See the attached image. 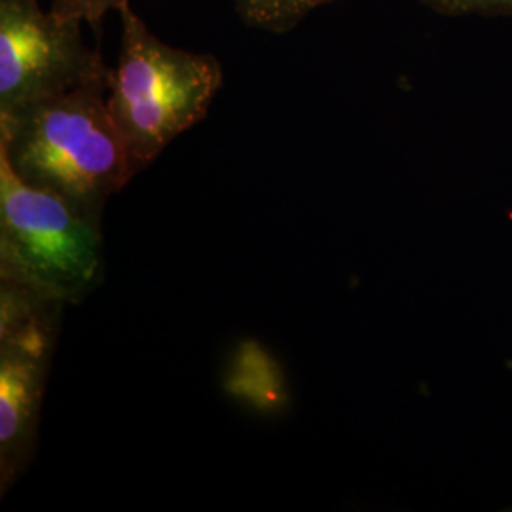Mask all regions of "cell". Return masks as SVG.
I'll return each instance as SVG.
<instances>
[{
	"label": "cell",
	"mask_w": 512,
	"mask_h": 512,
	"mask_svg": "<svg viewBox=\"0 0 512 512\" xmlns=\"http://www.w3.org/2000/svg\"><path fill=\"white\" fill-rule=\"evenodd\" d=\"M222 389L260 414H279L289 404L283 366L256 340H243L236 348L224 372Z\"/></svg>",
	"instance_id": "8992f818"
},
{
	"label": "cell",
	"mask_w": 512,
	"mask_h": 512,
	"mask_svg": "<svg viewBox=\"0 0 512 512\" xmlns=\"http://www.w3.org/2000/svg\"><path fill=\"white\" fill-rule=\"evenodd\" d=\"M109 67L82 37V21L38 0H0V112L78 88H109Z\"/></svg>",
	"instance_id": "5b68a950"
},
{
	"label": "cell",
	"mask_w": 512,
	"mask_h": 512,
	"mask_svg": "<svg viewBox=\"0 0 512 512\" xmlns=\"http://www.w3.org/2000/svg\"><path fill=\"white\" fill-rule=\"evenodd\" d=\"M126 6L129 0H54L50 10L59 18L99 23L110 10L122 12Z\"/></svg>",
	"instance_id": "9c48e42d"
},
{
	"label": "cell",
	"mask_w": 512,
	"mask_h": 512,
	"mask_svg": "<svg viewBox=\"0 0 512 512\" xmlns=\"http://www.w3.org/2000/svg\"><path fill=\"white\" fill-rule=\"evenodd\" d=\"M423 6L448 18L512 16V0H420Z\"/></svg>",
	"instance_id": "ba28073f"
},
{
	"label": "cell",
	"mask_w": 512,
	"mask_h": 512,
	"mask_svg": "<svg viewBox=\"0 0 512 512\" xmlns=\"http://www.w3.org/2000/svg\"><path fill=\"white\" fill-rule=\"evenodd\" d=\"M330 2L334 0H236V8L247 25L270 33H287Z\"/></svg>",
	"instance_id": "52a82bcc"
},
{
	"label": "cell",
	"mask_w": 512,
	"mask_h": 512,
	"mask_svg": "<svg viewBox=\"0 0 512 512\" xmlns=\"http://www.w3.org/2000/svg\"><path fill=\"white\" fill-rule=\"evenodd\" d=\"M107 92L78 88L0 112V156L19 179L95 220L137 175Z\"/></svg>",
	"instance_id": "6da1fadb"
},
{
	"label": "cell",
	"mask_w": 512,
	"mask_h": 512,
	"mask_svg": "<svg viewBox=\"0 0 512 512\" xmlns=\"http://www.w3.org/2000/svg\"><path fill=\"white\" fill-rule=\"evenodd\" d=\"M103 277L101 220L23 183L0 156V281L69 306L97 291Z\"/></svg>",
	"instance_id": "3957f363"
},
{
	"label": "cell",
	"mask_w": 512,
	"mask_h": 512,
	"mask_svg": "<svg viewBox=\"0 0 512 512\" xmlns=\"http://www.w3.org/2000/svg\"><path fill=\"white\" fill-rule=\"evenodd\" d=\"M120 16L122 48L110 74L107 107L139 173L169 143L202 122L224 76L215 55L165 44L131 6Z\"/></svg>",
	"instance_id": "7a4b0ae2"
},
{
	"label": "cell",
	"mask_w": 512,
	"mask_h": 512,
	"mask_svg": "<svg viewBox=\"0 0 512 512\" xmlns=\"http://www.w3.org/2000/svg\"><path fill=\"white\" fill-rule=\"evenodd\" d=\"M67 306L0 281V494L25 473L37 446L40 406Z\"/></svg>",
	"instance_id": "277c9868"
}]
</instances>
